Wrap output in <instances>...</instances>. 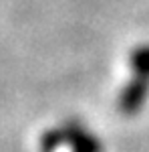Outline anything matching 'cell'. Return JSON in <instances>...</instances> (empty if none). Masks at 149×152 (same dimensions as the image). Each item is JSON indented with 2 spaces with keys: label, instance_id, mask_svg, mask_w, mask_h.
<instances>
[{
  "label": "cell",
  "instance_id": "obj_1",
  "mask_svg": "<svg viewBox=\"0 0 149 152\" xmlns=\"http://www.w3.org/2000/svg\"><path fill=\"white\" fill-rule=\"evenodd\" d=\"M149 95V77L135 75L131 81L125 85V89L119 95V107L123 114H135L141 110Z\"/></svg>",
  "mask_w": 149,
  "mask_h": 152
},
{
  "label": "cell",
  "instance_id": "obj_2",
  "mask_svg": "<svg viewBox=\"0 0 149 152\" xmlns=\"http://www.w3.org/2000/svg\"><path fill=\"white\" fill-rule=\"evenodd\" d=\"M65 142L73 144L75 152H101V144L93 138L87 130H83L77 122H69L63 126Z\"/></svg>",
  "mask_w": 149,
  "mask_h": 152
},
{
  "label": "cell",
  "instance_id": "obj_3",
  "mask_svg": "<svg viewBox=\"0 0 149 152\" xmlns=\"http://www.w3.org/2000/svg\"><path fill=\"white\" fill-rule=\"evenodd\" d=\"M129 63L135 71V75H143L149 77V45H141L135 51H131Z\"/></svg>",
  "mask_w": 149,
  "mask_h": 152
},
{
  "label": "cell",
  "instance_id": "obj_4",
  "mask_svg": "<svg viewBox=\"0 0 149 152\" xmlns=\"http://www.w3.org/2000/svg\"><path fill=\"white\" fill-rule=\"evenodd\" d=\"M63 142H65V132H63V128H57V130H48L42 136L40 146H42V152H53L57 150Z\"/></svg>",
  "mask_w": 149,
  "mask_h": 152
}]
</instances>
